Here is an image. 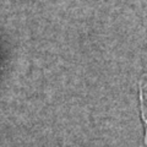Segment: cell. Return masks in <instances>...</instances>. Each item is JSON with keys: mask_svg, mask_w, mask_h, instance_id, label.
Listing matches in <instances>:
<instances>
[{"mask_svg": "<svg viewBox=\"0 0 147 147\" xmlns=\"http://www.w3.org/2000/svg\"><path fill=\"white\" fill-rule=\"evenodd\" d=\"M139 100L142 124L145 129V144L147 145V74L142 76L139 86Z\"/></svg>", "mask_w": 147, "mask_h": 147, "instance_id": "cell-1", "label": "cell"}]
</instances>
